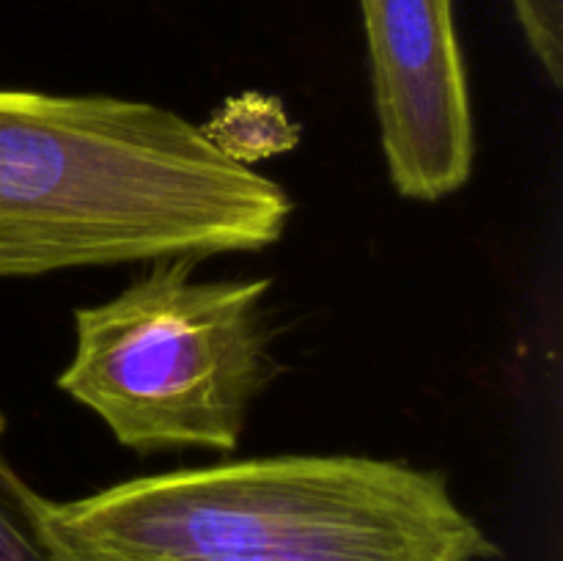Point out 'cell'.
Here are the masks:
<instances>
[{"label":"cell","instance_id":"obj_6","mask_svg":"<svg viewBox=\"0 0 563 561\" xmlns=\"http://www.w3.org/2000/svg\"><path fill=\"white\" fill-rule=\"evenodd\" d=\"M36 501L38 493L16 473L0 443V561H49L38 537Z\"/></svg>","mask_w":563,"mask_h":561},{"label":"cell","instance_id":"obj_1","mask_svg":"<svg viewBox=\"0 0 563 561\" xmlns=\"http://www.w3.org/2000/svg\"><path fill=\"white\" fill-rule=\"evenodd\" d=\"M291 209L163 105L0 88V278L264 251Z\"/></svg>","mask_w":563,"mask_h":561},{"label":"cell","instance_id":"obj_3","mask_svg":"<svg viewBox=\"0 0 563 561\" xmlns=\"http://www.w3.org/2000/svg\"><path fill=\"white\" fill-rule=\"evenodd\" d=\"M201 262L154 258L119 295L75 311L58 388L137 454H231L278 374L269 278H207Z\"/></svg>","mask_w":563,"mask_h":561},{"label":"cell","instance_id":"obj_4","mask_svg":"<svg viewBox=\"0 0 563 561\" xmlns=\"http://www.w3.org/2000/svg\"><path fill=\"white\" fill-rule=\"evenodd\" d=\"M357 6L390 182L412 201L454 196L471 179L476 157L454 0H357Z\"/></svg>","mask_w":563,"mask_h":561},{"label":"cell","instance_id":"obj_7","mask_svg":"<svg viewBox=\"0 0 563 561\" xmlns=\"http://www.w3.org/2000/svg\"><path fill=\"white\" fill-rule=\"evenodd\" d=\"M526 42L553 86L563 80V0H511Z\"/></svg>","mask_w":563,"mask_h":561},{"label":"cell","instance_id":"obj_5","mask_svg":"<svg viewBox=\"0 0 563 561\" xmlns=\"http://www.w3.org/2000/svg\"><path fill=\"white\" fill-rule=\"evenodd\" d=\"M201 130L225 157L242 165L291 152L300 143L295 121L286 116L278 99L264 94L229 99Z\"/></svg>","mask_w":563,"mask_h":561},{"label":"cell","instance_id":"obj_2","mask_svg":"<svg viewBox=\"0 0 563 561\" xmlns=\"http://www.w3.org/2000/svg\"><path fill=\"white\" fill-rule=\"evenodd\" d=\"M49 561H487L449 479L405 460L280 454L38 495Z\"/></svg>","mask_w":563,"mask_h":561}]
</instances>
